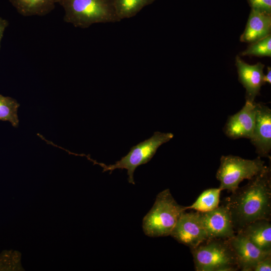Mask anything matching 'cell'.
Returning a JSON list of instances; mask_svg holds the SVG:
<instances>
[{"label":"cell","instance_id":"18","mask_svg":"<svg viewBox=\"0 0 271 271\" xmlns=\"http://www.w3.org/2000/svg\"><path fill=\"white\" fill-rule=\"evenodd\" d=\"M20 104L9 96L0 94V120L8 121L15 127L19 125L18 109Z\"/></svg>","mask_w":271,"mask_h":271},{"label":"cell","instance_id":"11","mask_svg":"<svg viewBox=\"0 0 271 271\" xmlns=\"http://www.w3.org/2000/svg\"><path fill=\"white\" fill-rule=\"evenodd\" d=\"M235 64L238 75V80L246 90L245 101L253 102L255 98L260 94L263 81L264 65L258 62L254 65L248 64L237 55Z\"/></svg>","mask_w":271,"mask_h":271},{"label":"cell","instance_id":"19","mask_svg":"<svg viewBox=\"0 0 271 271\" xmlns=\"http://www.w3.org/2000/svg\"><path fill=\"white\" fill-rule=\"evenodd\" d=\"M241 56L271 57V34L266 37L249 44L247 48L241 52Z\"/></svg>","mask_w":271,"mask_h":271},{"label":"cell","instance_id":"15","mask_svg":"<svg viewBox=\"0 0 271 271\" xmlns=\"http://www.w3.org/2000/svg\"><path fill=\"white\" fill-rule=\"evenodd\" d=\"M17 12L25 17L43 16L54 10L57 0H9Z\"/></svg>","mask_w":271,"mask_h":271},{"label":"cell","instance_id":"5","mask_svg":"<svg viewBox=\"0 0 271 271\" xmlns=\"http://www.w3.org/2000/svg\"><path fill=\"white\" fill-rule=\"evenodd\" d=\"M260 158L248 160L233 155L222 156L216 175L220 182L219 188L234 192L243 180L251 179L266 168Z\"/></svg>","mask_w":271,"mask_h":271},{"label":"cell","instance_id":"17","mask_svg":"<svg viewBox=\"0 0 271 271\" xmlns=\"http://www.w3.org/2000/svg\"><path fill=\"white\" fill-rule=\"evenodd\" d=\"M155 0H114V5L119 19L130 18L136 16L145 7Z\"/></svg>","mask_w":271,"mask_h":271},{"label":"cell","instance_id":"2","mask_svg":"<svg viewBox=\"0 0 271 271\" xmlns=\"http://www.w3.org/2000/svg\"><path fill=\"white\" fill-rule=\"evenodd\" d=\"M64 10V21L86 28L95 23L117 22L114 0H57Z\"/></svg>","mask_w":271,"mask_h":271},{"label":"cell","instance_id":"3","mask_svg":"<svg viewBox=\"0 0 271 271\" xmlns=\"http://www.w3.org/2000/svg\"><path fill=\"white\" fill-rule=\"evenodd\" d=\"M187 210V206L177 203L170 190L160 192L155 202L143 220L144 233L149 237L170 235L181 215Z\"/></svg>","mask_w":271,"mask_h":271},{"label":"cell","instance_id":"21","mask_svg":"<svg viewBox=\"0 0 271 271\" xmlns=\"http://www.w3.org/2000/svg\"><path fill=\"white\" fill-rule=\"evenodd\" d=\"M251 9L271 14V0H247Z\"/></svg>","mask_w":271,"mask_h":271},{"label":"cell","instance_id":"12","mask_svg":"<svg viewBox=\"0 0 271 271\" xmlns=\"http://www.w3.org/2000/svg\"><path fill=\"white\" fill-rule=\"evenodd\" d=\"M228 240L242 271H252L259 261L271 255V252L260 249L240 233Z\"/></svg>","mask_w":271,"mask_h":271},{"label":"cell","instance_id":"10","mask_svg":"<svg viewBox=\"0 0 271 271\" xmlns=\"http://www.w3.org/2000/svg\"><path fill=\"white\" fill-rule=\"evenodd\" d=\"M255 102L245 101L242 109L228 116L223 128L224 133L232 140L240 138L250 139L255 125Z\"/></svg>","mask_w":271,"mask_h":271},{"label":"cell","instance_id":"9","mask_svg":"<svg viewBox=\"0 0 271 271\" xmlns=\"http://www.w3.org/2000/svg\"><path fill=\"white\" fill-rule=\"evenodd\" d=\"M200 213L208 239H229L235 235L229 211L224 204L213 210Z\"/></svg>","mask_w":271,"mask_h":271},{"label":"cell","instance_id":"4","mask_svg":"<svg viewBox=\"0 0 271 271\" xmlns=\"http://www.w3.org/2000/svg\"><path fill=\"white\" fill-rule=\"evenodd\" d=\"M197 271H236L239 269L228 239H207L191 249Z\"/></svg>","mask_w":271,"mask_h":271},{"label":"cell","instance_id":"7","mask_svg":"<svg viewBox=\"0 0 271 271\" xmlns=\"http://www.w3.org/2000/svg\"><path fill=\"white\" fill-rule=\"evenodd\" d=\"M170 235L178 242L193 249L207 240L200 213L184 212L180 217Z\"/></svg>","mask_w":271,"mask_h":271},{"label":"cell","instance_id":"20","mask_svg":"<svg viewBox=\"0 0 271 271\" xmlns=\"http://www.w3.org/2000/svg\"><path fill=\"white\" fill-rule=\"evenodd\" d=\"M20 265V257L17 252L4 250L0 253V271L18 270Z\"/></svg>","mask_w":271,"mask_h":271},{"label":"cell","instance_id":"16","mask_svg":"<svg viewBox=\"0 0 271 271\" xmlns=\"http://www.w3.org/2000/svg\"><path fill=\"white\" fill-rule=\"evenodd\" d=\"M221 191L219 188L204 190L192 205L187 206V210L193 209L200 212H206L216 209L219 206Z\"/></svg>","mask_w":271,"mask_h":271},{"label":"cell","instance_id":"8","mask_svg":"<svg viewBox=\"0 0 271 271\" xmlns=\"http://www.w3.org/2000/svg\"><path fill=\"white\" fill-rule=\"evenodd\" d=\"M255 125L250 141L259 157L270 159L271 110L261 102H255Z\"/></svg>","mask_w":271,"mask_h":271},{"label":"cell","instance_id":"22","mask_svg":"<svg viewBox=\"0 0 271 271\" xmlns=\"http://www.w3.org/2000/svg\"><path fill=\"white\" fill-rule=\"evenodd\" d=\"M253 271H270L271 255L259 261L253 267Z\"/></svg>","mask_w":271,"mask_h":271},{"label":"cell","instance_id":"1","mask_svg":"<svg viewBox=\"0 0 271 271\" xmlns=\"http://www.w3.org/2000/svg\"><path fill=\"white\" fill-rule=\"evenodd\" d=\"M236 233L247 224L259 219L270 221V167H266L241 187L225 199Z\"/></svg>","mask_w":271,"mask_h":271},{"label":"cell","instance_id":"13","mask_svg":"<svg viewBox=\"0 0 271 271\" xmlns=\"http://www.w3.org/2000/svg\"><path fill=\"white\" fill-rule=\"evenodd\" d=\"M271 14L251 9L240 41L251 44L270 35Z\"/></svg>","mask_w":271,"mask_h":271},{"label":"cell","instance_id":"6","mask_svg":"<svg viewBox=\"0 0 271 271\" xmlns=\"http://www.w3.org/2000/svg\"><path fill=\"white\" fill-rule=\"evenodd\" d=\"M173 137L174 134L170 132L156 131L149 139L131 147L126 156L114 164L107 165L90 160L102 167L103 172L110 171V173H111L115 169H126L128 182L134 184L133 173L137 168L148 163L156 154L158 149Z\"/></svg>","mask_w":271,"mask_h":271},{"label":"cell","instance_id":"24","mask_svg":"<svg viewBox=\"0 0 271 271\" xmlns=\"http://www.w3.org/2000/svg\"><path fill=\"white\" fill-rule=\"evenodd\" d=\"M263 81L264 83H267L271 84V67L268 66L267 67V72L266 74L264 75Z\"/></svg>","mask_w":271,"mask_h":271},{"label":"cell","instance_id":"14","mask_svg":"<svg viewBox=\"0 0 271 271\" xmlns=\"http://www.w3.org/2000/svg\"><path fill=\"white\" fill-rule=\"evenodd\" d=\"M240 233L260 249L271 252L270 220L259 219L246 225Z\"/></svg>","mask_w":271,"mask_h":271},{"label":"cell","instance_id":"23","mask_svg":"<svg viewBox=\"0 0 271 271\" xmlns=\"http://www.w3.org/2000/svg\"><path fill=\"white\" fill-rule=\"evenodd\" d=\"M8 25V21L7 20L0 17V48L1 41L3 39L4 32Z\"/></svg>","mask_w":271,"mask_h":271}]
</instances>
